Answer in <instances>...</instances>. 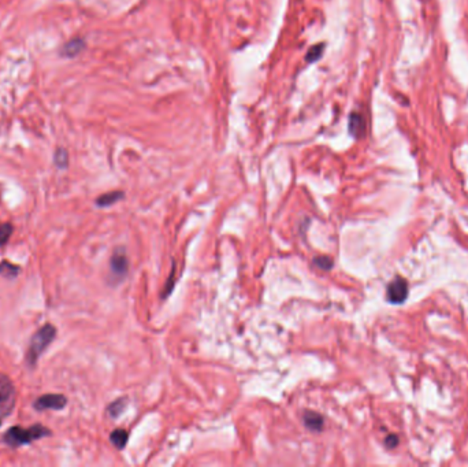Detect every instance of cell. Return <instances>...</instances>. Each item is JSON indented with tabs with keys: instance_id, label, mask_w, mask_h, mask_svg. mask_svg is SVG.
<instances>
[{
	"instance_id": "obj_14",
	"label": "cell",
	"mask_w": 468,
	"mask_h": 467,
	"mask_svg": "<svg viewBox=\"0 0 468 467\" xmlns=\"http://www.w3.org/2000/svg\"><path fill=\"white\" fill-rule=\"evenodd\" d=\"M13 225L9 222L0 223V245H5L13 235Z\"/></svg>"
},
{
	"instance_id": "obj_2",
	"label": "cell",
	"mask_w": 468,
	"mask_h": 467,
	"mask_svg": "<svg viewBox=\"0 0 468 467\" xmlns=\"http://www.w3.org/2000/svg\"><path fill=\"white\" fill-rule=\"evenodd\" d=\"M55 326H52L51 323H47V325H44L43 328H40V329L32 336L29 349H28V355H26V359H28L29 366H34V364H36V362H37V359L40 358V355L45 351V348L51 344L52 340L55 339Z\"/></svg>"
},
{
	"instance_id": "obj_7",
	"label": "cell",
	"mask_w": 468,
	"mask_h": 467,
	"mask_svg": "<svg viewBox=\"0 0 468 467\" xmlns=\"http://www.w3.org/2000/svg\"><path fill=\"white\" fill-rule=\"evenodd\" d=\"M84 50H85V41H84V39L76 37V39H72L70 41H67L63 47L60 48V55L66 56V58H76Z\"/></svg>"
},
{
	"instance_id": "obj_9",
	"label": "cell",
	"mask_w": 468,
	"mask_h": 467,
	"mask_svg": "<svg viewBox=\"0 0 468 467\" xmlns=\"http://www.w3.org/2000/svg\"><path fill=\"white\" fill-rule=\"evenodd\" d=\"M302 421H304L306 428L312 432H320L323 428V418L314 411H307L302 416Z\"/></svg>"
},
{
	"instance_id": "obj_10",
	"label": "cell",
	"mask_w": 468,
	"mask_h": 467,
	"mask_svg": "<svg viewBox=\"0 0 468 467\" xmlns=\"http://www.w3.org/2000/svg\"><path fill=\"white\" fill-rule=\"evenodd\" d=\"M122 197H124V192H120V191H116V192L104 193V195H102V196L96 199V206L98 207L112 206L114 203L120 202Z\"/></svg>"
},
{
	"instance_id": "obj_13",
	"label": "cell",
	"mask_w": 468,
	"mask_h": 467,
	"mask_svg": "<svg viewBox=\"0 0 468 467\" xmlns=\"http://www.w3.org/2000/svg\"><path fill=\"white\" fill-rule=\"evenodd\" d=\"M54 162L59 169H66L68 165V154L64 148H56L54 154Z\"/></svg>"
},
{
	"instance_id": "obj_17",
	"label": "cell",
	"mask_w": 468,
	"mask_h": 467,
	"mask_svg": "<svg viewBox=\"0 0 468 467\" xmlns=\"http://www.w3.org/2000/svg\"><path fill=\"white\" fill-rule=\"evenodd\" d=\"M314 263L322 270H330L333 267V261L329 256H316L314 259Z\"/></svg>"
},
{
	"instance_id": "obj_16",
	"label": "cell",
	"mask_w": 468,
	"mask_h": 467,
	"mask_svg": "<svg viewBox=\"0 0 468 467\" xmlns=\"http://www.w3.org/2000/svg\"><path fill=\"white\" fill-rule=\"evenodd\" d=\"M125 407V400L124 399H120V400H115L114 403H111L107 408V411L110 414L112 418H116V416L121 415V412L124 410Z\"/></svg>"
},
{
	"instance_id": "obj_12",
	"label": "cell",
	"mask_w": 468,
	"mask_h": 467,
	"mask_svg": "<svg viewBox=\"0 0 468 467\" xmlns=\"http://www.w3.org/2000/svg\"><path fill=\"white\" fill-rule=\"evenodd\" d=\"M19 271H21V269H19L17 265L10 263V262L3 261L2 263H0V274L3 275L5 278H9V279L15 278V277L19 274Z\"/></svg>"
},
{
	"instance_id": "obj_4",
	"label": "cell",
	"mask_w": 468,
	"mask_h": 467,
	"mask_svg": "<svg viewBox=\"0 0 468 467\" xmlns=\"http://www.w3.org/2000/svg\"><path fill=\"white\" fill-rule=\"evenodd\" d=\"M67 404V399L63 394L50 393L40 396V398L34 402V408L37 411H44V410H62L64 406Z\"/></svg>"
},
{
	"instance_id": "obj_3",
	"label": "cell",
	"mask_w": 468,
	"mask_h": 467,
	"mask_svg": "<svg viewBox=\"0 0 468 467\" xmlns=\"http://www.w3.org/2000/svg\"><path fill=\"white\" fill-rule=\"evenodd\" d=\"M14 389L13 381L6 374L0 373V414L7 415L14 406Z\"/></svg>"
},
{
	"instance_id": "obj_1",
	"label": "cell",
	"mask_w": 468,
	"mask_h": 467,
	"mask_svg": "<svg viewBox=\"0 0 468 467\" xmlns=\"http://www.w3.org/2000/svg\"><path fill=\"white\" fill-rule=\"evenodd\" d=\"M48 436H51V430L45 426H41V425H33L29 429L14 426L5 433L3 440L11 448H18V447L29 444V442L41 437H48Z\"/></svg>"
},
{
	"instance_id": "obj_5",
	"label": "cell",
	"mask_w": 468,
	"mask_h": 467,
	"mask_svg": "<svg viewBox=\"0 0 468 467\" xmlns=\"http://www.w3.org/2000/svg\"><path fill=\"white\" fill-rule=\"evenodd\" d=\"M387 300L393 305H400L403 303L407 296H408V285L404 278H396L389 284L387 287Z\"/></svg>"
},
{
	"instance_id": "obj_18",
	"label": "cell",
	"mask_w": 468,
	"mask_h": 467,
	"mask_svg": "<svg viewBox=\"0 0 468 467\" xmlns=\"http://www.w3.org/2000/svg\"><path fill=\"white\" fill-rule=\"evenodd\" d=\"M399 442H400V438L397 437L396 434H389L386 438H385V444H386L387 448H396L399 446Z\"/></svg>"
},
{
	"instance_id": "obj_15",
	"label": "cell",
	"mask_w": 468,
	"mask_h": 467,
	"mask_svg": "<svg viewBox=\"0 0 468 467\" xmlns=\"http://www.w3.org/2000/svg\"><path fill=\"white\" fill-rule=\"evenodd\" d=\"M323 44H316V45H314L310 51L307 52V62H316V60L322 56V54H323Z\"/></svg>"
},
{
	"instance_id": "obj_8",
	"label": "cell",
	"mask_w": 468,
	"mask_h": 467,
	"mask_svg": "<svg viewBox=\"0 0 468 467\" xmlns=\"http://www.w3.org/2000/svg\"><path fill=\"white\" fill-rule=\"evenodd\" d=\"M349 132L352 133V136L356 138L362 137L364 132H366V124L363 116L358 112H354L349 116Z\"/></svg>"
},
{
	"instance_id": "obj_11",
	"label": "cell",
	"mask_w": 468,
	"mask_h": 467,
	"mask_svg": "<svg viewBox=\"0 0 468 467\" xmlns=\"http://www.w3.org/2000/svg\"><path fill=\"white\" fill-rule=\"evenodd\" d=\"M110 440L118 450H124L125 447H126V444H128L129 434L126 430H124V429H116V430H114V432L111 433Z\"/></svg>"
},
{
	"instance_id": "obj_6",
	"label": "cell",
	"mask_w": 468,
	"mask_h": 467,
	"mask_svg": "<svg viewBox=\"0 0 468 467\" xmlns=\"http://www.w3.org/2000/svg\"><path fill=\"white\" fill-rule=\"evenodd\" d=\"M128 269H129V261L128 256H126V253L122 248H118L114 252L112 258H111L110 262V270L111 274L114 275L116 279L124 278L125 275L128 274Z\"/></svg>"
}]
</instances>
